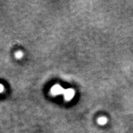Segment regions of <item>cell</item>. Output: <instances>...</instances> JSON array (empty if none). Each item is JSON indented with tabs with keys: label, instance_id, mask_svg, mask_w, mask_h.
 I'll use <instances>...</instances> for the list:
<instances>
[{
	"label": "cell",
	"instance_id": "obj_3",
	"mask_svg": "<svg viewBox=\"0 0 133 133\" xmlns=\"http://www.w3.org/2000/svg\"><path fill=\"white\" fill-rule=\"evenodd\" d=\"M98 123L101 126L105 125L107 123V118L106 117H100L98 119Z\"/></svg>",
	"mask_w": 133,
	"mask_h": 133
},
{
	"label": "cell",
	"instance_id": "obj_2",
	"mask_svg": "<svg viewBox=\"0 0 133 133\" xmlns=\"http://www.w3.org/2000/svg\"><path fill=\"white\" fill-rule=\"evenodd\" d=\"M76 92L73 89L69 88V89H65L64 92V98L66 101H70V100L73 98V97L75 96Z\"/></svg>",
	"mask_w": 133,
	"mask_h": 133
},
{
	"label": "cell",
	"instance_id": "obj_1",
	"mask_svg": "<svg viewBox=\"0 0 133 133\" xmlns=\"http://www.w3.org/2000/svg\"><path fill=\"white\" fill-rule=\"evenodd\" d=\"M65 89H64L62 87H61L58 84L52 86V88L50 89V93L52 95H64Z\"/></svg>",
	"mask_w": 133,
	"mask_h": 133
},
{
	"label": "cell",
	"instance_id": "obj_5",
	"mask_svg": "<svg viewBox=\"0 0 133 133\" xmlns=\"http://www.w3.org/2000/svg\"><path fill=\"white\" fill-rule=\"evenodd\" d=\"M4 89H5L4 88V86L0 84V92H2L4 91Z\"/></svg>",
	"mask_w": 133,
	"mask_h": 133
},
{
	"label": "cell",
	"instance_id": "obj_4",
	"mask_svg": "<svg viewBox=\"0 0 133 133\" xmlns=\"http://www.w3.org/2000/svg\"><path fill=\"white\" fill-rule=\"evenodd\" d=\"M23 56V52H22V51H17V52L15 53V57L16 58H22Z\"/></svg>",
	"mask_w": 133,
	"mask_h": 133
}]
</instances>
